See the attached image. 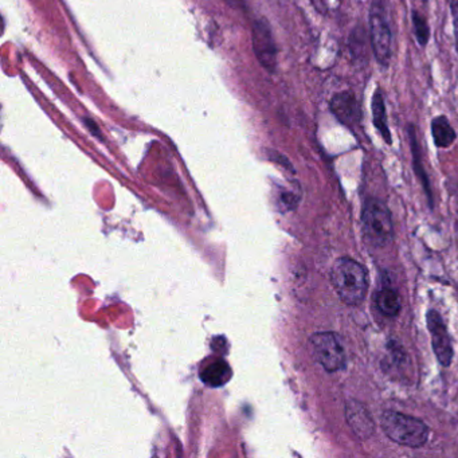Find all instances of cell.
<instances>
[{"instance_id":"6da1fadb","label":"cell","mask_w":458,"mask_h":458,"mask_svg":"<svg viewBox=\"0 0 458 458\" xmlns=\"http://www.w3.org/2000/svg\"><path fill=\"white\" fill-rule=\"evenodd\" d=\"M329 276L335 292L344 304L356 307L364 301L369 291V278L363 265L355 259L343 257L332 265Z\"/></svg>"},{"instance_id":"7a4b0ae2","label":"cell","mask_w":458,"mask_h":458,"mask_svg":"<svg viewBox=\"0 0 458 458\" xmlns=\"http://www.w3.org/2000/svg\"><path fill=\"white\" fill-rule=\"evenodd\" d=\"M360 219L364 240L372 248H385L393 241V218L385 202L377 198L367 199Z\"/></svg>"},{"instance_id":"3957f363","label":"cell","mask_w":458,"mask_h":458,"mask_svg":"<svg viewBox=\"0 0 458 458\" xmlns=\"http://www.w3.org/2000/svg\"><path fill=\"white\" fill-rule=\"evenodd\" d=\"M387 2L388 0H372L369 14V42L375 60L383 69L390 66L393 55V31L387 13Z\"/></svg>"},{"instance_id":"277c9868","label":"cell","mask_w":458,"mask_h":458,"mask_svg":"<svg viewBox=\"0 0 458 458\" xmlns=\"http://www.w3.org/2000/svg\"><path fill=\"white\" fill-rule=\"evenodd\" d=\"M380 423L386 436L402 446L417 449L428 441V428L418 418L388 410L383 412Z\"/></svg>"},{"instance_id":"5b68a950","label":"cell","mask_w":458,"mask_h":458,"mask_svg":"<svg viewBox=\"0 0 458 458\" xmlns=\"http://www.w3.org/2000/svg\"><path fill=\"white\" fill-rule=\"evenodd\" d=\"M313 356L327 372H336L347 363L344 348L334 332H318L310 339Z\"/></svg>"},{"instance_id":"8992f818","label":"cell","mask_w":458,"mask_h":458,"mask_svg":"<svg viewBox=\"0 0 458 458\" xmlns=\"http://www.w3.org/2000/svg\"><path fill=\"white\" fill-rule=\"evenodd\" d=\"M251 33H253L251 38H253V49L257 60L267 72L273 73L277 68V47H276L269 23L262 18L254 21Z\"/></svg>"},{"instance_id":"52a82bcc","label":"cell","mask_w":458,"mask_h":458,"mask_svg":"<svg viewBox=\"0 0 458 458\" xmlns=\"http://www.w3.org/2000/svg\"><path fill=\"white\" fill-rule=\"evenodd\" d=\"M329 109L337 122L342 123L345 127H355L360 124V104L353 90L345 89L335 93L329 101Z\"/></svg>"},{"instance_id":"ba28073f","label":"cell","mask_w":458,"mask_h":458,"mask_svg":"<svg viewBox=\"0 0 458 458\" xmlns=\"http://www.w3.org/2000/svg\"><path fill=\"white\" fill-rule=\"evenodd\" d=\"M428 328L430 332L431 344H433L437 359L442 366H450L453 359L452 339L447 334L446 326H445L441 315L437 310H428Z\"/></svg>"},{"instance_id":"9c48e42d","label":"cell","mask_w":458,"mask_h":458,"mask_svg":"<svg viewBox=\"0 0 458 458\" xmlns=\"http://www.w3.org/2000/svg\"><path fill=\"white\" fill-rule=\"evenodd\" d=\"M347 420L352 428L353 433L359 438H369L374 434L375 425L369 415V410L359 403V402L351 401L347 403Z\"/></svg>"},{"instance_id":"30bf717a","label":"cell","mask_w":458,"mask_h":458,"mask_svg":"<svg viewBox=\"0 0 458 458\" xmlns=\"http://www.w3.org/2000/svg\"><path fill=\"white\" fill-rule=\"evenodd\" d=\"M372 123L377 128L379 135L382 136L386 144L391 146L393 144V136H391L390 127L387 122V111H386L385 95H383L382 88L377 87L371 101Z\"/></svg>"},{"instance_id":"8fae6325","label":"cell","mask_w":458,"mask_h":458,"mask_svg":"<svg viewBox=\"0 0 458 458\" xmlns=\"http://www.w3.org/2000/svg\"><path fill=\"white\" fill-rule=\"evenodd\" d=\"M431 136L438 148H449L457 139V133L450 124L449 119L442 114L431 120Z\"/></svg>"},{"instance_id":"7c38bea8","label":"cell","mask_w":458,"mask_h":458,"mask_svg":"<svg viewBox=\"0 0 458 458\" xmlns=\"http://www.w3.org/2000/svg\"><path fill=\"white\" fill-rule=\"evenodd\" d=\"M200 377L206 385L219 387V386H224L225 383L229 382L230 377H232V369H230L226 361H213L202 369Z\"/></svg>"},{"instance_id":"4fadbf2b","label":"cell","mask_w":458,"mask_h":458,"mask_svg":"<svg viewBox=\"0 0 458 458\" xmlns=\"http://www.w3.org/2000/svg\"><path fill=\"white\" fill-rule=\"evenodd\" d=\"M375 304H377L379 312L387 316V318H395L402 310L401 299L393 289H382V291L377 292V296H375Z\"/></svg>"},{"instance_id":"5bb4252c","label":"cell","mask_w":458,"mask_h":458,"mask_svg":"<svg viewBox=\"0 0 458 458\" xmlns=\"http://www.w3.org/2000/svg\"><path fill=\"white\" fill-rule=\"evenodd\" d=\"M412 29H414L415 39L420 47H426L430 39V26L425 15L420 14L418 10H414L411 14Z\"/></svg>"},{"instance_id":"9a60e30c","label":"cell","mask_w":458,"mask_h":458,"mask_svg":"<svg viewBox=\"0 0 458 458\" xmlns=\"http://www.w3.org/2000/svg\"><path fill=\"white\" fill-rule=\"evenodd\" d=\"M450 12H452L453 29H454L455 50L458 53V0H450Z\"/></svg>"},{"instance_id":"2e32d148","label":"cell","mask_w":458,"mask_h":458,"mask_svg":"<svg viewBox=\"0 0 458 458\" xmlns=\"http://www.w3.org/2000/svg\"><path fill=\"white\" fill-rule=\"evenodd\" d=\"M85 125H88L89 127V130L92 131L93 135L95 136H100V131H98V125L95 124V123L92 122L90 119H84Z\"/></svg>"}]
</instances>
